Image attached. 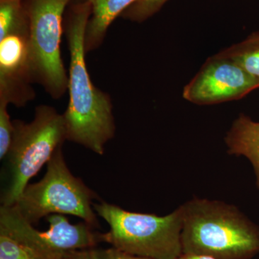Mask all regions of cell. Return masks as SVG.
Segmentation results:
<instances>
[{
  "mask_svg": "<svg viewBox=\"0 0 259 259\" xmlns=\"http://www.w3.org/2000/svg\"><path fill=\"white\" fill-rule=\"evenodd\" d=\"M49 229L37 231L13 206L0 207V233L8 235L31 250L37 259H57L76 250L95 248L102 242L101 233L85 222L71 224L63 214L48 216Z\"/></svg>",
  "mask_w": 259,
  "mask_h": 259,
  "instance_id": "52a82bcc",
  "label": "cell"
},
{
  "mask_svg": "<svg viewBox=\"0 0 259 259\" xmlns=\"http://www.w3.org/2000/svg\"><path fill=\"white\" fill-rule=\"evenodd\" d=\"M13 126L11 146L4 159L6 179L0 199L5 207L16 203L29 181L66 141L64 115L49 105L37 106L31 122L14 120Z\"/></svg>",
  "mask_w": 259,
  "mask_h": 259,
  "instance_id": "3957f363",
  "label": "cell"
},
{
  "mask_svg": "<svg viewBox=\"0 0 259 259\" xmlns=\"http://www.w3.org/2000/svg\"><path fill=\"white\" fill-rule=\"evenodd\" d=\"M96 198L97 194L70 171L61 146L47 163L42 180L29 184L13 207L33 226L42 218L60 214L81 218L95 228L100 227L93 207Z\"/></svg>",
  "mask_w": 259,
  "mask_h": 259,
  "instance_id": "5b68a950",
  "label": "cell"
},
{
  "mask_svg": "<svg viewBox=\"0 0 259 259\" xmlns=\"http://www.w3.org/2000/svg\"><path fill=\"white\" fill-rule=\"evenodd\" d=\"M0 259H37L31 250L16 240L0 233Z\"/></svg>",
  "mask_w": 259,
  "mask_h": 259,
  "instance_id": "2e32d148",
  "label": "cell"
},
{
  "mask_svg": "<svg viewBox=\"0 0 259 259\" xmlns=\"http://www.w3.org/2000/svg\"><path fill=\"white\" fill-rule=\"evenodd\" d=\"M259 88V79L222 53L209 57L183 90L185 100L212 105L241 100Z\"/></svg>",
  "mask_w": 259,
  "mask_h": 259,
  "instance_id": "ba28073f",
  "label": "cell"
},
{
  "mask_svg": "<svg viewBox=\"0 0 259 259\" xmlns=\"http://www.w3.org/2000/svg\"><path fill=\"white\" fill-rule=\"evenodd\" d=\"M221 52L259 79V31L250 34L243 41Z\"/></svg>",
  "mask_w": 259,
  "mask_h": 259,
  "instance_id": "7c38bea8",
  "label": "cell"
},
{
  "mask_svg": "<svg viewBox=\"0 0 259 259\" xmlns=\"http://www.w3.org/2000/svg\"><path fill=\"white\" fill-rule=\"evenodd\" d=\"M225 143L228 154L248 158L253 166L255 185L259 190V122L240 114L227 133Z\"/></svg>",
  "mask_w": 259,
  "mask_h": 259,
  "instance_id": "30bf717a",
  "label": "cell"
},
{
  "mask_svg": "<svg viewBox=\"0 0 259 259\" xmlns=\"http://www.w3.org/2000/svg\"><path fill=\"white\" fill-rule=\"evenodd\" d=\"M8 104L0 102V159L4 160L13 140V120L8 111Z\"/></svg>",
  "mask_w": 259,
  "mask_h": 259,
  "instance_id": "e0dca14e",
  "label": "cell"
},
{
  "mask_svg": "<svg viewBox=\"0 0 259 259\" xmlns=\"http://www.w3.org/2000/svg\"><path fill=\"white\" fill-rule=\"evenodd\" d=\"M181 207L182 254L251 259L259 253V227L236 206L194 197Z\"/></svg>",
  "mask_w": 259,
  "mask_h": 259,
  "instance_id": "7a4b0ae2",
  "label": "cell"
},
{
  "mask_svg": "<svg viewBox=\"0 0 259 259\" xmlns=\"http://www.w3.org/2000/svg\"><path fill=\"white\" fill-rule=\"evenodd\" d=\"M27 30L29 19L23 0H0V39Z\"/></svg>",
  "mask_w": 259,
  "mask_h": 259,
  "instance_id": "4fadbf2b",
  "label": "cell"
},
{
  "mask_svg": "<svg viewBox=\"0 0 259 259\" xmlns=\"http://www.w3.org/2000/svg\"><path fill=\"white\" fill-rule=\"evenodd\" d=\"M29 30L0 39V102L17 107L35 99Z\"/></svg>",
  "mask_w": 259,
  "mask_h": 259,
  "instance_id": "9c48e42d",
  "label": "cell"
},
{
  "mask_svg": "<svg viewBox=\"0 0 259 259\" xmlns=\"http://www.w3.org/2000/svg\"><path fill=\"white\" fill-rule=\"evenodd\" d=\"M179 259H216L211 258L208 256H203V255H185L182 254Z\"/></svg>",
  "mask_w": 259,
  "mask_h": 259,
  "instance_id": "ac0fdd59",
  "label": "cell"
},
{
  "mask_svg": "<svg viewBox=\"0 0 259 259\" xmlns=\"http://www.w3.org/2000/svg\"><path fill=\"white\" fill-rule=\"evenodd\" d=\"M57 259H70V258H69V257L66 256V257H64V258H57Z\"/></svg>",
  "mask_w": 259,
  "mask_h": 259,
  "instance_id": "d6986e66",
  "label": "cell"
},
{
  "mask_svg": "<svg viewBox=\"0 0 259 259\" xmlns=\"http://www.w3.org/2000/svg\"><path fill=\"white\" fill-rule=\"evenodd\" d=\"M90 15L89 0H73L68 6L64 27L70 54L69 100L63 115L66 141L102 156L115 136V122L111 97L94 85L87 67L84 37Z\"/></svg>",
  "mask_w": 259,
  "mask_h": 259,
  "instance_id": "6da1fadb",
  "label": "cell"
},
{
  "mask_svg": "<svg viewBox=\"0 0 259 259\" xmlns=\"http://www.w3.org/2000/svg\"><path fill=\"white\" fill-rule=\"evenodd\" d=\"M97 215L110 231L101 233L102 242L130 254L151 259H179L182 255V207L166 216L133 212L102 202L93 204Z\"/></svg>",
  "mask_w": 259,
  "mask_h": 259,
  "instance_id": "277c9868",
  "label": "cell"
},
{
  "mask_svg": "<svg viewBox=\"0 0 259 259\" xmlns=\"http://www.w3.org/2000/svg\"><path fill=\"white\" fill-rule=\"evenodd\" d=\"M168 0H139L121 15L123 18L132 21L144 22L158 13Z\"/></svg>",
  "mask_w": 259,
  "mask_h": 259,
  "instance_id": "5bb4252c",
  "label": "cell"
},
{
  "mask_svg": "<svg viewBox=\"0 0 259 259\" xmlns=\"http://www.w3.org/2000/svg\"><path fill=\"white\" fill-rule=\"evenodd\" d=\"M139 0H89L91 15L85 31L84 48L87 54L96 50L106 37L109 27L117 17Z\"/></svg>",
  "mask_w": 259,
  "mask_h": 259,
  "instance_id": "8fae6325",
  "label": "cell"
},
{
  "mask_svg": "<svg viewBox=\"0 0 259 259\" xmlns=\"http://www.w3.org/2000/svg\"><path fill=\"white\" fill-rule=\"evenodd\" d=\"M73 0H23L29 19V42L35 83L59 100L68 91L69 74L61 56L65 10Z\"/></svg>",
  "mask_w": 259,
  "mask_h": 259,
  "instance_id": "8992f818",
  "label": "cell"
},
{
  "mask_svg": "<svg viewBox=\"0 0 259 259\" xmlns=\"http://www.w3.org/2000/svg\"><path fill=\"white\" fill-rule=\"evenodd\" d=\"M70 259H151L146 257L130 254L112 247L107 249L90 248L76 250L66 255Z\"/></svg>",
  "mask_w": 259,
  "mask_h": 259,
  "instance_id": "9a60e30c",
  "label": "cell"
}]
</instances>
